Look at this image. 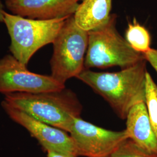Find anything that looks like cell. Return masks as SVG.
<instances>
[{
  "instance_id": "obj_1",
  "label": "cell",
  "mask_w": 157,
  "mask_h": 157,
  "mask_svg": "<svg viewBox=\"0 0 157 157\" xmlns=\"http://www.w3.org/2000/svg\"><path fill=\"white\" fill-rule=\"evenodd\" d=\"M147 61L117 72H96L88 69L76 77L101 95L122 119L137 104L146 102Z\"/></svg>"
},
{
  "instance_id": "obj_2",
  "label": "cell",
  "mask_w": 157,
  "mask_h": 157,
  "mask_svg": "<svg viewBox=\"0 0 157 157\" xmlns=\"http://www.w3.org/2000/svg\"><path fill=\"white\" fill-rule=\"evenodd\" d=\"M4 101L40 122L69 133L82 110L77 96L66 87L40 93H12L5 94Z\"/></svg>"
},
{
  "instance_id": "obj_3",
  "label": "cell",
  "mask_w": 157,
  "mask_h": 157,
  "mask_svg": "<svg viewBox=\"0 0 157 157\" xmlns=\"http://www.w3.org/2000/svg\"><path fill=\"white\" fill-rule=\"evenodd\" d=\"M67 18L37 20L4 11L3 22L11 37L10 50L12 55L27 66L37 51L53 43Z\"/></svg>"
},
{
  "instance_id": "obj_4",
  "label": "cell",
  "mask_w": 157,
  "mask_h": 157,
  "mask_svg": "<svg viewBox=\"0 0 157 157\" xmlns=\"http://www.w3.org/2000/svg\"><path fill=\"white\" fill-rule=\"evenodd\" d=\"M116 17L111 15L105 25L89 32L85 69L117 66L124 69L145 59L143 54L134 50L118 33Z\"/></svg>"
},
{
  "instance_id": "obj_5",
  "label": "cell",
  "mask_w": 157,
  "mask_h": 157,
  "mask_svg": "<svg viewBox=\"0 0 157 157\" xmlns=\"http://www.w3.org/2000/svg\"><path fill=\"white\" fill-rule=\"evenodd\" d=\"M88 41L89 32L78 27L73 15L67 18L52 43L51 76L63 84L68 79L76 78L85 69Z\"/></svg>"
},
{
  "instance_id": "obj_6",
  "label": "cell",
  "mask_w": 157,
  "mask_h": 157,
  "mask_svg": "<svg viewBox=\"0 0 157 157\" xmlns=\"http://www.w3.org/2000/svg\"><path fill=\"white\" fill-rule=\"evenodd\" d=\"M27 66L13 56L6 55L0 59V93H40L62 90L65 85L51 76L29 71Z\"/></svg>"
},
{
  "instance_id": "obj_7",
  "label": "cell",
  "mask_w": 157,
  "mask_h": 157,
  "mask_svg": "<svg viewBox=\"0 0 157 157\" xmlns=\"http://www.w3.org/2000/svg\"><path fill=\"white\" fill-rule=\"evenodd\" d=\"M69 133L76 144L78 156L109 157L121 144L129 139L126 130L112 131L75 118Z\"/></svg>"
},
{
  "instance_id": "obj_8",
  "label": "cell",
  "mask_w": 157,
  "mask_h": 157,
  "mask_svg": "<svg viewBox=\"0 0 157 157\" xmlns=\"http://www.w3.org/2000/svg\"><path fill=\"white\" fill-rule=\"evenodd\" d=\"M1 105L10 118L26 129L46 151H53L78 156L73 139L67 132L40 122L12 107L5 101L1 102Z\"/></svg>"
},
{
  "instance_id": "obj_9",
  "label": "cell",
  "mask_w": 157,
  "mask_h": 157,
  "mask_svg": "<svg viewBox=\"0 0 157 157\" xmlns=\"http://www.w3.org/2000/svg\"><path fill=\"white\" fill-rule=\"evenodd\" d=\"M6 5L14 15L51 20L72 16L78 4V0H6Z\"/></svg>"
},
{
  "instance_id": "obj_10",
  "label": "cell",
  "mask_w": 157,
  "mask_h": 157,
  "mask_svg": "<svg viewBox=\"0 0 157 157\" xmlns=\"http://www.w3.org/2000/svg\"><path fill=\"white\" fill-rule=\"evenodd\" d=\"M126 119L129 139L144 151L157 154V137L149 119L146 102L132 107Z\"/></svg>"
},
{
  "instance_id": "obj_11",
  "label": "cell",
  "mask_w": 157,
  "mask_h": 157,
  "mask_svg": "<svg viewBox=\"0 0 157 157\" xmlns=\"http://www.w3.org/2000/svg\"><path fill=\"white\" fill-rule=\"evenodd\" d=\"M112 0H83L73 17L79 28L89 32L101 28L108 22Z\"/></svg>"
},
{
  "instance_id": "obj_12",
  "label": "cell",
  "mask_w": 157,
  "mask_h": 157,
  "mask_svg": "<svg viewBox=\"0 0 157 157\" xmlns=\"http://www.w3.org/2000/svg\"><path fill=\"white\" fill-rule=\"evenodd\" d=\"M125 39L137 52L144 54L151 48V36L148 30L134 19L129 23L125 33Z\"/></svg>"
},
{
  "instance_id": "obj_13",
  "label": "cell",
  "mask_w": 157,
  "mask_h": 157,
  "mask_svg": "<svg viewBox=\"0 0 157 157\" xmlns=\"http://www.w3.org/2000/svg\"><path fill=\"white\" fill-rule=\"evenodd\" d=\"M146 104L152 129L157 137V86L148 72L146 74Z\"/></svg>"
},
{
  "instance_id": "obj_14",
  "label": "cell",
  "mask_w": 157,
  "mask_h": 157,
  "mask_svg": "<svg viewBox=\"0 0 157 157\" xmlns=\"http://www.w3.org/2000/svg\"><path fill=\"white\" fill-rule=\"evenodd\" d=\"M109 157H157V154L144 151L129 138L122 142Z\"/></svg>"
},
{
  "instance_id": "obj_15",
  "label": "cell",
  "mask_w": 157,
  "mask_h": 157,
  "mask_svg": "<svg viewBox=\"0 0 157 157\" xmlns=\"http://www.w3.org/2000/svg\"><path fill=\"white\" fill-rule=\"evenodd\" d=\"M143 55L146 61L151 64L157 73V49L151 48Z\"/></svg>"
},
{
  "instance_id": "obj_16",
  "label": "cell",
  "mask_w": 157,
  "mask_h": 157,
  "mask_svg": "<svg viewBox=\"0 0 157 157\" xmlns=\"http://www.w3.org/2000/svg\"><path fill=\"white\" fill-rule=\"evenodd\" d=\"M47 157H77L72 154H65L53 151H47Z\"/></svg>"
},
{
  "instance_id": "obj_17",
  "label": "cell",
  "mask_w": 157,
  "mask_h": 157,
  "mask_svg": "<svg viewBox=\"0 0 157 157\" xmlns=\"http://www.w3.org/2000/svg\"><path fill=\"white\" fill-rule=\"evenodd\" d=\"M4 6L0 0V22H3V18H4Z\"/></svg>"
},
{
  "instance_id": "obj_18",
  "label": "cell",
  "mask_w": 157,
  "mask_h": 157,
  "mask_svg": "<svg viewBox=\"0 0 157 157\" xmlns=\"http://www.w3.org/2000/svg\"><path fill=\"white\" fill-rule=\"evenodd\" d=\"M78 1H79V0H78ZM80 1H83V0H80Z\"/></svg>"
}]
</instances>
